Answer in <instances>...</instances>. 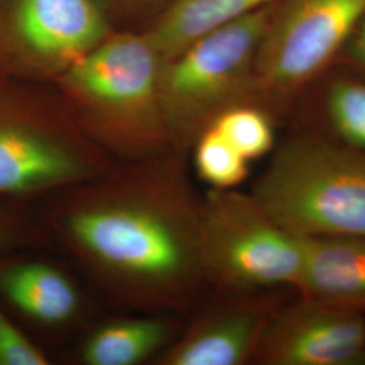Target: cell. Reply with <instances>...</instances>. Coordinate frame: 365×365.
<instances>
[{
  "label": "cell",
  "mask_w": 365,
  "mask_h": 365,
  "mask_svg": "<svg viewBox=\"0 0 365 365\" xmlns=\"http://www.w3.org/2000/svg\"><path fill=\"white\" fill-rule=\"evenodd\" d=\"M34 207L54 249L122 313L185 317L209 289L200 253L203 195L185 153L117 163Z\"/></svg>",
  "instance_id": "6da1fadb"
},
{
  "label": "cell",
  "mask_w": 365,
  "mask_h": 365,
  "mask_svg": "<svg viewBox=\"0 0 365 365\" xmlns=\"http://www.w3.org/2000/svg\"><path fill=\"white\" fill-rule=\"evenodd\" d=\"M163 60L143 34L111 33L51 86L115 163L173 150L161 105Z\"/></svg>",
  "instance_id": "7a4b0ae2"
},
{
  "label": "cell",
  "mask_w": 365,
  "mask_h": 365,
  "mask_svg": "<svg viewBox=\"0 0 365 365\" xmlns=\"http://www.w3.org/2000/svg\"><path fill=\"white\" fill-rule=\"evenodd\" d=\"M117 163L80 128L51 84L0 87V196L37 203Z\"/></svg>",
  "instance_id": "3957f363"
},
{
  "label": "cell",
  "mask_w": 365,
  "mask_h": 365,
  "mask_svg": "<svg viewBox=\"0 0 365 365\" xmlns=\"http://www.w3.org/2000/svg\"><path fill=\"white\" fill-rule=\"evenodd\" d=\"M252 196L268 215L300 237H365V153L319 137L280 145Z\"/></svg>",
  "instance_id": "277c9868"
},
{
  "label": "cell",
  "mask_w": 365,
  "mask_h": 365,
  "mask_svg": "<svg viewBox=\"0 0 365 365\" xmlns=\"http://www.w3.org/2000/svg\"><path fill=\"white\" fill-rule=\"evenodd\" d=\"M279 1L196 39L163 63L161 105L173 150L190 156L196 138L223 111L257 105L256 54Z\"/></svg>",
  "instance_id": "5b68a950"
},
{
  "label": "cell",
  "mask_w": 365,
  "mask_h": 365,
  "mask_svg": "<svg viewBox=\"0 0 365 365\" xmlns=\"http://www.w3.org/2000/svg\"><path fill=\"white\" fill-rule=\"evenodd\" d=\"M200 253L209 289L269 292L297 288L303 240L274 222L250 192L237 188L203 194Z\"/></svg>",
  "instance_id": "8992f818"
},
{
  "label": "cell",
  "mask_w": 365,
  "mask_h": 365,
  "mask_svg": "<svg viewBox=\"0 0 365 365\" xmlns=\"http://www.w3.org/2000/svg\"><path fill=\"white\" fill-rule=\"evenodd\" d=\"M364 15L365 0H280L256 54V103L269 111L312 83Z\"/></svg>",
  "instance_id": "52a82bcc"
},
{
  "label": "cell",
  "mask_w": 365,
  "mask_h": 365,
  "mask_svg": "<svg viewBox=\"0 0 365 365\" xmlns=\"http://www.w3.org/2000/svg\"><path fill=\"white\" fill-rule=\"evenodd\" d=\"M110 34L101 0H0V73L52 84Z\"/></svg>",
  "instance_id": "ba28073f"
},
{
  "label": "cell",
  "mask_w": 365,
  "mask_h": 365,
  "mask_svg": "<svg viewBox=\"0 0 365 365\" xmlns=\"http://www.w3.org/2000/svg\"><path fill=\"white\" fill-rule=\"evenodd\" d=\"M187 314L178 337L155 365H245L253 363L277 303L269 292L211 289Z\"/></svg>",
  "instance_id": "9c48e42d"
},
{
  "label": "cell",
  "mask_w": 365,
  "mask_h": 365,
  "mask_svg": "<svg viewBox=\"0 0 365 365\" xmlns=\"http://www.w3.org/2000/svg\"><path fill=\"white\" fill-rule=\"evenodd\" d=\"M253 363L365 365L364 313L303 297L277 306Z\"/></svg>",
  "instance_id": "30bf717a"
},
{
  "label": "cell",
  "mask_w": 365,
  "mask_h": 365,
  "mask_svg": "<svg viewBox=\"0 0 365 365\" xmlns=\"http://www.w3.org/2000/svg\"><path fill=\"white\" fill-rule=\"evenodd\" d=\"M51 250H22L0 256V302L15 318L43 331L78 327L88 298L72 271Z\"/></svg>",
  "instance_id": "8fae6325"
},
{
  "label": "cell",
  "mask_w": 365,
  "mask_h": 365,
  "mask_svg": "<svg viewBox=\"0 0 365 365\" xmlns=\"http://www.w3.org/2000/svg\"><path fill=\"white\" fill-rule=\"evenodd\" d=\"M303 240L300 297L365 310V237L314 235Z\"/></svg>",
  "instance_id": "7c38bea8"
},
{
  "label": "cell",
  "mask_w": 365,
  "mask_h": 365,
  "mask_svg": "<svg viewBox=\"0 0 365 365\" xmlns=\"http://www.w3.org/2000/svg\"><path fill=\"white\" fill-rule=\"evenodd\" d=\"M184 319L167 313H122L86 330L76 349L81 365L153 364L173 339Z\"/></svg>",
  "instance_id": "4fadbf2b"
},
{
  "label": "cell",
  "mask_w": 365,
  "mask_h": 365,
  "mask_svg": "<svg viewBox=\"0 0 365 365\" xmlns=\"http://www.w3.org/2000/svg\"><path fill=\"white\" fill-rule=\"evenodd\" d=\"M279 0H170L144 34L163 63L211 31Z\"/></svg>",
  "instance_id": "5bb4252c"
},
{
  "label": "cell",
  "mask_w": 365,
  "mask_h": 365,
  "mask_svg": "<svg viewBox=\"0 0 365 365\" xmlns=\"http://www.w3.org/2000/svg\"><path fill=\"white\" fill-rule=\"evenodd\" d=\"M249 163L272 153L274 133L269 113L261 106L244 103L227 108L210 125Z\"/></svg>",
  "instance_id": "9a60e30c"
},
{
  "label": "cell",
  "mask_w": 365,
  "mask_h": 365,
  "mask_svg": "<svg viewBox=\"0 0 365 365\" xmlns=\"http://www.w3.org/2000/svg\"><path fill=\"white\" fill-rule=\"evenodd\" d=\"M190 156L196 175L209 188L232 190L248 178L250 163L212 126L196 138Z\"/></svg>",
  "instance_id": "2e32d148"
},
{
  "label": "cell",
  "mask_w": 365,
  "mask_h": 365,
  "mask_svg": "<svg viewBox=\"0 0 365 365\" xmlns=\"http://www.w3.org/2000/svg\"><path fill=\"white\" fill-rule=\"evenodd\" d=\"M327 113L339 143L365 153V83L339 80L331 84Z\"/></svg>",
  "instance_id": "e0dca14e"
},
{
  "label": "cell",
  "mask_w": 365,
  "mask_h": 365,
  "mask_svg": "<svg viewBox=\"0 0 365 365\" xmlns=\"http://www.w3.org/2000/svg\"><path fill=\"white\" fill-rule=\"evenodd\" d=\"M53 249L34 205L0 196V256Z\"/></svg>",
  "instance_id": "ac0fdd59"
},
{
  "label": "cell",
  "mask_w": 365,
  "mask_h": 365,
  "mask_svg": "<svg viewBox=\"0 0 365 365\" xmlns=\"http://www.w3.org/2000/svg\"><path fill=\"white\" fill-rule=\"evenodd\" d=\"M51 356L0 302V365H49Z\"/></svg>",
  "instance_id": "d6986e66"
},
{
  "label": "cell",
  "mask_w": 365,
  "mask_h": 365,
  "mask_svg": "<svg viewBox=\"0 0 365 365\" xmlns=\"http://www.w3.org/2000/svg\"><path fill=\"white\" fill-rule=\"evenodd\" d=\"M348 51L353 63L365 69V15L348 41Z\"/></svg>",
  "instance_id": "ffe728a7"
},
{
  "label": "cell",
  "mask_w": 365,
  "mask_h": 365,
  "mask_svg": "<svg viewBox=\"0 0 365 365\" xmlns=\"http://www.w3.org/2000/svg\"><path fill=\"white\" fill-rule=\"evenodd\" d=\"M119 3H128L134 6H144V4H153L157 0H117ZM170 0H164V7L170 3Z\"/></svg>",
  "instance_id": "44dd1931"
},
{
  "label": "cell",
  "mask_w": 365,
  "mask_h": 365,
  "mask_svg": "<svg viewBox=\"0 0 365 365\" xmlns=\"http://www.w3.org/2000/svg\"><path fill=\"white\" fill-rule=\"evenodd\" d=\"M6 81H9V78H4V76L0 73V87H1V86H3Z\"/></svg>",
  "instance_id": "7402d4cb"
}]
</instances>
